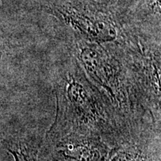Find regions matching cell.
<instances>
[{"label":"cell","mask_w":161,"mask_h":161,"mask_svg":"<svg viewBox=\"0 0 161 161\" xmlns=\"http://www.w3.org/2000/svg\"><path fill=\"white\" fill-rule=\"evenodd\" d=\"M75 53L76 60L109 105L127 140H140L145 126H160V119L154 116L123 58L103 44L82 39L77 42Z\"/></svg>","instance_id":"6da1fadb"},{"label":"cell","mask_w":161,"mask_h":161,"mask_svg":"<svg viewBox=\"0 0 161 161\" xmlns=\"http://www.w3.org/2000/svg\"><path fill=\"white\" fill-rule=\"evenodd\" d=\"M56 116L52 126L91 132L113 148L128 142L115 116L77 60L55 86Z\"/></svg>","instance_id":"7a4b0ae2"},{"label":"cell","mask_w":161,"mask_h":161,"mask_svg":"<svg viewBox=\"0 0 161 161\" xmlns=\"http://www.w3.org/2000/svg\"><path fill=\"white\" fill-rule=\"evenodd\" d=\"M110 148L93 133L52 125L44 142L49 161H105Z\"/></svg>","instance_id":"3957f363"},{"label":"cell","mask_w":161,"mask_h":161,"mask_svg":"<svg viewBox=\"0 0 161 161\" xmlns=\"http://www.w3.org/2000/svg\"><path fill=\"white\" fill-rule=\"evenodd\" d=\"M50 11L74 30L80 39L98 43L114 41L118 26L108 14L94 6L75 1L55 4Z\"/></svg>","instance_id":"277c9868"},{"label":"cell","mask_w":161,"mask_h":161,"mask_svg":"<svg viewBox=\"0 0 161 161\" xmlns=\"http://www.w3.org/2000/svg\"><path fill=\"white\" fill-rule=\"evenodd\" d=\"M127 66L135 78L148 105L157 117L160 118V45H147L140 38L128 40Z\"/></svg>","instance_id":"5b68a950"},{"label":"cell","mask_w":161,"mask_h":161,"mask_svg":"<svg viewBox=\"0 0 161 161\" xmlns=\"http://www.w3.org/2000/svg\"><path fill=\"white\" fill-rule=\"evenodd\" d=\"M105 161H160V154L154 153L140 140L129 141L110 148Z\"/></svg>","instance_id":"8992f818"},{"label":"cell","mask_w":161,"mask_h":161,"mask_svg":"<svg viewBox=\"0 0 161 161\" xmlns=\"http://www.w3.org/2000/svg\"><path fill=\"white\" fill-rule=\"evenodd\" d=\"M3 144L15 161H38L41 143L37 136L31 134L12 136L4 140Z\"/></svg>","instance_id":"52a82bcc"},{"label":"cell","mask_w":161,"mask_h":161,"mask_svg":"<svg viewBox=\"0 0 161 161\" xmlns=\"http://www.w3.org/2000/svg\"><path fill=\"white\" fill-rule=\"evenodd\" d=\"M138 3L141 4L139 14L143 17H155L160 19V0H140Z\"/></svg>","instance_id":"ba28073f"},{"label":"cell","mask_w":161,"mask_h":161,"mask_svg":"<svg viewBox=\"0 0 161 161\" xmlns=\"http://www.w3.org/2000/svg\"><path fill=\"white\" fill-rule=\"evenodd\" d=\"M140 0H120V4L124 8H129L133 5L138 3Z\"/></svg>","instance_id":"9c48e42d"}]
</instances>
